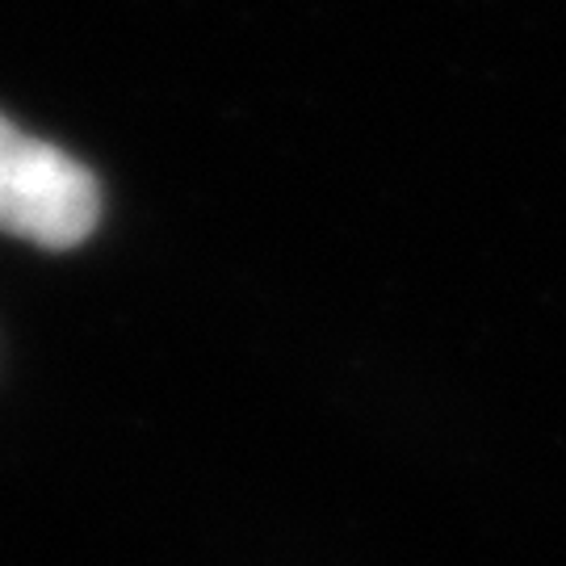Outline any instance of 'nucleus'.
I'll list each match as a JSON object with an SVG mask.
<instances>
[{"instance_id": "nucleus-1", "label": "nucleus", "mask_w": 566, "mask_h": 566, "mask_svg": "<svg viewBox=\"0 0 566 566\" xmlns=\"http://www.w3.org/2000/svg\"><path fill=\"white\" fill-rule=\"evenodd\" d=\"M102 189L81 160L0 118V231L63 252L93 235Z\"/></svg>"}]
</instances>
